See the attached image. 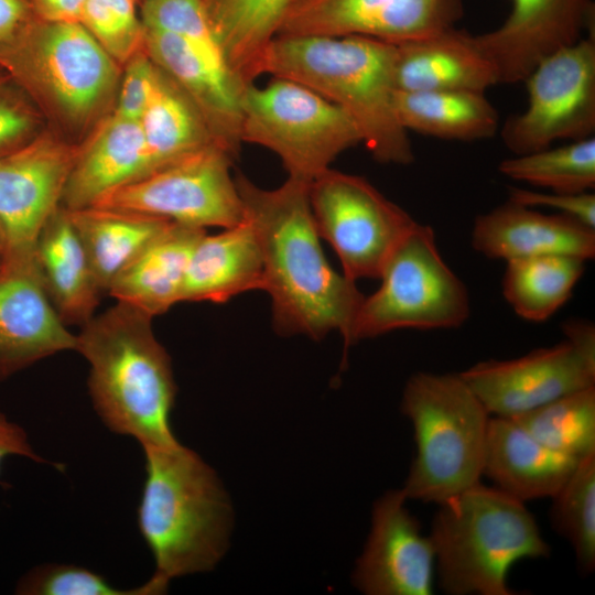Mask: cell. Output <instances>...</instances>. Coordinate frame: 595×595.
Instances as JSON below:
<instances>
[{
    "label": "cell",
    "mask_w": 595,
    "mask_h": 595,
    "mask_svg": "<svg viewBox=\"0 0 595 595\" xmlns=\"http://www.w3.org/2000/svg\"><path fill=\"white\" fill-rule=\"evenodd\" d=\"M577 463L543 445L513 420L490 416L483 476L506 494L523 502L551 499Z\"/></svg>",
    "instance_id": "603a6c76"
},
{
    "label": "cell",
    "mask_w": 595,
    "mask_h": 595,
    "mask_svg": "<svg viewBox=\"0 0 595 595\" xmlns=\"http://www.w3.org/2000/svg\"><path fill=\"white\" fill-rule=\"evenodd\" d=\"M21 595H158L163 588L151 577L140 586L122 589L102 575L73 564H42L25 573L17 583Z\"/></svg>",
    "instance_id": "d590c367"
},
{
    "label": "cell",
    "mask_w": 595,
    "mask_h": 595,
    "mask_svg": "<svg viewBox=\"0 0 595 595\" xmlns=\"http://www.w3.org/2000/svg\"><path fill=\"white\" fill-rule=\"evenodd\" d=\"M144 48L193 101L214 141L236 159L242 143L241 100L247 86L234 75L225 57L175 34L151 29H145Z\"/></svg>",
    "instance_id": "d6986e66"
},
{
    "label": "cell",
    "mask_w": 595,
    "mask_h": 595,
    "mask_svg": "<svg viewBox=\"0 0 595 595\" xmlns=\"http://www.w3.org/2000/svg\"><path fill=\"white\" fill-rule=\"evenodd\" d=\"M437 506L429 536L447 595H513L512 565L551 553L526 502L494 485L479 480Z\"/></svg>",
    "instance_id": "5b68a950"
},
{
    "label": "cell",
    "mask_w": 595,
    "mask_h": 595,
    "mask_svg": "<svg viewBox=\"0 0 595 595\" xmlns=\"http://www.w3.org/2000/svg\"><path fill=\"white\" fill-rule=\"evenodd\" d=\"M394 102L398 119L407 131L433 138L482 140L494 137L499 128L498 112L485 93L398 90Z\"/></svg>",
    "instance_id": "83f0119b"
},
{
    "label": "cell",
    "mask_w": 595,
    "mask_h": 595,
    "mask_svg": "<svg viewBox=\"0 0 595 595\" xmlns=\"http://www.w3.org/2000/svg\"><path fill=\"white\" fill-rule=\"evenodd\" d=\"M396 45L359 35H279L260 74L298 82L343 109L380 163L407 165L414 152L396 111Z\"/></svg>",
    "instance_id": "7a4b0ae2"
},
{
    "label": "cell",
    "mask_w": 595,
    "mask_h": 595,
    "mask_svg": "<svg viewBox=\"0 0 595 595\" xmlns=\"http://www.w3.org/2000/svg\"><path fill=\"white\" fill-rule=\"evenodd\" d=\"M119 66L82 23L35 17L0 52V71L73 126L89 123L108 106Z\"/></svg>",
    "instance_id": "52a82bcc"
},
{
    "label": "cell",
    "mask_w": 595,
    "mask_h": 595,
    "mask_svg": "<svg viewBox=\"0 0 595 595\" xmlns=\"http://www.w3.org/2000/svg\"><path fill=\"white\" fill-rule=\"evenodd\" d=\"M77 335L58 316L42 281L36 257L1 259L0 380L65 350Z\"/></svg>",
    "instance_id": "e0dca14e"
},
{
    "label": "cell",
    "mask_w": 595,
    "mask_h": 595,
    "mask_svg": "<svg viewBox=\"0 0 595 595\" xmlns=\"http://www.w3.org/2000/svg\"><path fill=\"white\" fill-rule=\"evenodd\" d=\"M509 419L547 447L576 461L595 454V386Z\"/></svg>",
    "instance_id": "1f68e13d"
},
{
    "label": "cell",
    "mask_w": 595,
    "mask_h": 595,
    "mask_svg": "<svg viewBox=\"0 0 595 595\" xmlns=\"http://www.w3.org/2000/svg\"><path fill=\"white\" fill-rule=\"evenodd\" d=\"M564 338L512 359H490L461 371L491 416L511 418L595 386V326L563 324Z\"/></svg>",
    "instance_id": "4fadbf2b"
},
{
    "label": "cell",
    "mask_w": 595,
    "mask_h": 595,
    "mask_svg": "<svg viewBox=\"0 0 595 595\" xmlns=\"http://www.w3.org/2000/svg\"><path fill=\"white\" fill-rule=\"evenodd\" d=\"M320 237L350 280L379 279L400 242L418 224L363 176L328 169L309 186Z\"/></svg>",
    "instance_id": "30bf717a"
},
{
    "label": "cell",
    "mask_w": 595,
    "mask_h": 595,
    "mask_svg": "<svg viewBox=\"0 0 595 595\" xmlns=\"http://www.w3.org/2000/svg\"><path fill=\"white\" fill-rule=\"evenodd\" d=\"M585 270V260L549 255L507 261L501 281L505 300L515 313L543 322L571 298Z\"/></svg>",
    "instance_id": "4dcf8cb0"
},
{
    "label": "cell",
    "mask_w": 595,
    "mask_h": 595,
    "mask_svg": "<svg viewBox=\"0 0 595 595\" xmlns=\"http://www.w3.org/2000/svg\"><path fill=\"white\" fill-rule=\"evenodd\" d=\"M33 18L28 0H0V52Z\"/></svg>",
    "instance_id": "b9f144b4"
},
{
    "label": "cell",
    "mask_w": 595,
    "mask_h": 595,
    "mask_svg": "<svg viewBox=\"0 0 595 595\" xmlns=\"http://www.w3.org/2000/svg\"><path fill=\"white\" fill-rule=\"evenodd\" d=\"M379 279V289L359 306L350 344L401 328H457L469 316L467 289L442 258L428 225L414 226Z\"/></svg>",
    "instance_id": "9c48e42d"
},
{
    "label": "cell",
    "mask_w": 595,
    "mask_h": 595,
    "mask_svg": "<svg viewBox=\"0 0 595 595\" xmlns=\"http://www.w3.org/2000/svg\"><path fill=\"white\" fill-rule=\"evenodd\" d=\"M394 45L398 90L485 93L499 84L495 66L467 31L452 26Z\"/></svg>",
    "instance_id": "44dd1931"
},
{
    "label": "cell",
    "mask_w": 595,
    "mask_h": 595,
    "mask_svg": "<svg viewBox=\"0 0 595 595\" xmlns=\"http://www.w3.org/2000/svg\"><path fill=\"white\" fill-rule=\"evenodd\" d=\"M202 2L230 71L245 86L255 83L291 0Z\"/></svg>",
    "instance_id": "f1b7e54d"
},
{
    "label": "cell",
    "mask_w": 595,
    "mask_h": 595,
    "mask_svg": "<svg viewBox=\"0 0 595 595\" xmlns=\"http://www.w3.org/2000/svg\"><path fill=\"white\" fill-rule=\"evenodd\" d=\"M234 160L225 149L212 143L105 194L91 206L203 229L229 228L245 218L230 172Z\"/></svg>",
    "instance_id": "8fae6325"
},
{
    "label": "cell",
    "mask_w": 595,
    "mask_h": 595,
    "mask_svg": "<svg viewBox=\"0 0 595 595\" xmlns=\"http://www.w3.org/2000/svg\"><path fill=\"white\" fill-rule=\"evenodd\" d=\"M553 530L572 547L582 574L595 569V454L578 461L575 469L551 498Z\"/></svg>",
    "instance_id": "836d02e7"
},
{
    "label": "cell",
    "mask_w": 595,
    "mask_h": 595,
    "mask_svg": "<svg viewBox=\"0 0 595 595\" xmlns=\"http://www.w3.org/2000/svg\"><path fill=\"white\" fill-rule=\"evenodd\" d=\"M235 181L259 242L275 331L321 339L336 329L350 345L364 295L355 281L331 267L322 250L310 184L288 177L281 186L266 190L241 173Z\"/></svg>",
    "instance_id": "6da1fadb"
},
{
    "label": "cell",
    "mask_w": 595,
    "mask_h": 595,
    "mask_svg": "<svg viewBox=\"0 0 595 595\" xmlns=\"http://www.w3.org/2000/svg\"><path fill=\"white\" fill-rule=\"evenodd\" d=\"M18 455L39 463H47L31 446L25 431L0 412V473L3 459Z\"/></svg>",
    "instance_id": "60d3db41"
},
{
    "label": "cell",
    "mask_w": 595,
    "mask_h": 595,
    "mask_svg": "<svg viewBox=\"0 0 595 595\" xmlns=\"http://www.w3.org/2000/svg\"><path fill=\"white\" fill-rule=\"evenodd\" d=\"M524 206L549 207L580 220L595 229V195L591 192L569 194L538 192L520 187H509V198Z\"/></svg>",
    "instance_id": "ab89813d"
},
{
    "label": "cell",
    "mask_w": 595,
    "mask_h": 595,
    "mask_svg": "<svg viewBox=\"0 0 595 595\" xmlns=\"http://www.w3.org/2000/svg\"><path fill=\"white\" fill-rule=\"evenodd\" d=\"M2 257V242H1V238H0V259Z\"/></svg>",
    "instance_id": "ee69618b"
},
{
    "label": "cell",
    "mask_w": 595,
    "mask_h": 595,
    "mask_svg": "<svg viewBox=\"0 0 595 595\" xmlns=\"http://www.w3.org/2000/svg\"><path fill=\"white\" fill-rule=\"evenodd\" d=\"M403 491L389 490L372 507L371 528L356 561L353 584L367 595H431L435 553L410 512Z\"/></svg>",
    "instance_id": "2e32d148"
},
{
    "label": "cell",
    "mask_w": 595,
    "mask_h": 595,
    "mask_svg": "<svg viewBox=\"0 0 595 595\" xmlns=\"http://www.w3.org/2000/svg\"><path fill=\"white\" fill-rule=\"evenodd\" d=\"M463 0H291L279 35H359L392 44L455 26Z\"/></svg>",
    "instance_id": "9a60e30c"
},
{
    "label": "cell",
    "mask_w": 595,
    "mask_h": 595,
    "mask_svg": "<svg viewBox=\"0 0 595 595\" xmlns=\"http://www.w3.org/2000/svg\"><path fill=\"white\" fill-rule=\"evenodd\" d=\"M35 257L45 291L62 321L66 325L83 326L91 320L101 290L62 205L43 226Z\"/></svg>",
    "instance_id": "d4e9b609"
},
{
    "label": "cell",
    "mask_w": 595,
    "mask_h": 595,
    "mask_svg": "<svg viewBox=\"0 0 595 595\" xmlns=\"http://www.w3.org/2000/svg\"><path fill=\"white\" fill-rule=\"evenodd\" d=\"M250 290H263V261L249 220L205 232L191 255L181 302L223 303Z\"/></svg>",
    "instance_id": "cb8c5ba5"
},
{
    "label": "cell",
    "mask_w": 595,
    "mask_h": 595,
    "mask_svg": "<svg viewBox=\"0 0 595 595\" xmlns=\"http://www.w3.org/2000/svg\"><path fill=\"white\" fill-rule=\"evenodd\" d=\"M123 66L113 112L127 119L140 120L154 88L158 66L145 48L133 55Z\"/></svg>",
    "instance_id": "f35d334b"
},
{
    "label": "cell",
    "mask_w": 595,
    "mask_h": 595,
    "mask_svg": "<svg viewBox=\"0 0 595 595\" xmlns=\"http://www.w3.org/2000/svg\"><path fill=\"white\" fill-rule=\"evenodd\" d=\"M527 107L500 129L513 155L580 140L595 131V39L591 34L542 58L523 80Z\"/></svg>",
    "instance_id": "7c38bea8"
},
{
    "label": "cell",
    "mask_w": 595,
    "mask_h": 595,
    "mask_svg": "<svg viewBox=\"0 0 595 595\" xmlns=\"http://www.w3.org/2000/svg\"><path fill=\"white\" fill-rule=\"evenodd\" d=\"M151 322L117 302L82 326L76 351L89 364V396L102 423L142 447L171 446L178 443L170 425L176 385Z\"/></svg>",
    "instance_id": "3957f363"
},
{
    "label": "cell",
    "mask_w": 595,
    "mask_h": 595,
    "mask_svg": "<svg viewBox=\"0 0 595 595\" xmlns=\"http://www.w3.org/2000/svg\"><path fill=\"white\" fill-rule=\"evenodd\" d=\"M151 171L139 120L112 111L79 147L61 205L67 209L91 206L105 194Z\"/></svg>",
    "instance_id": "7402d4cb"
},
{
    "label": "cell",
    "mask_w": 595,
    "mask_h": 595,
    "mask_svg": "<svg viewBox=\"0 0 595 595\" xmlns=\"http://www.w3.org/2000/svg\"><path fill=\"white\" fill-rule=\"evenodd\" d=\"M140 19L145 29L175 34L225 57L202 0H142Z\"/></svg>",
    "instance_id": "8d00e7d4"
},
{
    "label": "cell",
    "mask_w": 595,
    "mask_h": 595,
    "mask_svg": "<svg viewBox=\"0 0 595 595\" xmlns=\"http://www.w3.org/2000/svg\"><path fill=\"white\" fill-rule=\"evenodd\" d=\"M39 112L31 98L0 72V156L28 143L39 133Z\"/></svg>",
    "instance_id": "74e56055"
},
{
    "label": "cell",
    "mask_w": 595,
    "mask_h": 595,
    "mask_svg": "<svg viewBox=\"0 0 595 595\" xmlns=\"http://www.w3.org/2000/svg\"><path fill=\"white\" fill-rule=\"evenodd\" d=\"M138 527L155 563L151 577L212 571L228 548L232 508L217 474L180 442L145 446Z\"/></svg>",
    "instance_id": "277c9868"
},
{
    "label": "cell",
    "mask_w": 595,
    "mask_h": 595,
    "mask_svg": "<svg viewBox=\"0 0 595 595\" xmlns=\"http://www.w3.org/2000/svg\"><path fill=\"white\" fill-rule=\"evenodd\" d=\"M65 208V207H64ZM101 292L172 223L99 206L67 209Z\"/></svg>",
    "instance_id": "4316f807"
},
{
    "label": "cell",
    "mask_w": 595,
    "mask_h": 595,
    "mask_svg": "<svg viewBox=\"0 0 595 595\" xmlns=\"http://www.w3.org/2000/svg\"><path fill=\"white\" fill-rule=\"evenodd\" d=\"M136 2L87 0L79 21L120 66L144 50L145 29L137 14Z\"/></svg>",
    "instance_id": "e575fe53"
},
{
    "label": "cell",
    "mask_w": 595,
    "mask_h": 595,
    "mask_svg": "<svg viewBox=\"0 0 595 595\" xmlns=\"http://www.w3.org/2000/svg\"><path fill=\"white\" fill-rule=\"evenodd\" d=\"M87 0H28L36 19L51 22H79Z\"/></svg>",
    "instance_id": "7bdbcfd3"
},
{
    "label": "cell",
    "mask_w": 595,
    "mask_h": 595,
    "mask_svg": "<svg viewBox=\"0 0 595 595\" xmlns=\"http://www.w3.org/2000/svg\"><path fill=\"white\" fill-rule=\"evenodd\" d=\"M0 263H1V259H0Z\"/></svg>",
    "instance_id": "f6af8a7d"
},
{
    "label": "cell",
    "mask_w": 595,
    "mask_h": 595,
    "mask_svg": "<svg viewBox=\"0 0 595 595\" xmlns=\"http://www.w3.org/2000/svg\"><path fill=\"white\" fill-rule=\"evenodd\" d=\"M473 248L506 261L562 255L593 259L595 229L563 214H544L508 199L478 215L472 230Z\"/></svg>",
    "instance_id": "ffe728a7"
},
{
    "label": "cell",
    "mask_w": 595,
    "mask_h": 595,
    "mask_svg": "<svg viewBox=\"0 0 595 595\" xmlns=\"http://www.w3.org/2000/svg\"><path fill=\"white\" fill-rule=\"evenodd\" d=\"M401 411L415 442L401 488L408 499L439 505L480 480L491 415L459 372H415Z\"/></svg>",
    "instance_id": "8992f818"
},
{
    "label": "cell",
    "mask_w": 595,
    "mask_h": 595,
    "mask_svg": "<svg viewBox=\"0 0 595 595\" xmlns=\"http://www.w3.org/2000/svg\"><path fill=\"white\" fill-rule=\"evenodd\" d=\"M499 172L550 192L577 194L595 188V138L513 155L499 163Z\"/></svg>",
    "instance_id": "d6a6232c"
},
{
    "label": "cell",
    "mask_w": 595,
    "mask_h": 595,
    "mask_svg": "<svg viewBox=\"0 0 595 595\" xmlns=\"http://www.w3.org/2000/svg\"><path fill=\"white\" fill-rule=\"evenodd\" d=\"M139 122L152 171L216 143L193 101L159 67L152 95Z\"/></svg>",
    "instance_id": "f546056e"
},
{
    "label": "cell",
    "mask_w": 595,
    "mask_h": 595,
    "mask_svg": "<svg viewBox=\"0 0 595 595\" xmlns=\"http://www.w3.org/2000/svg\"><path fill=\"white\" fill-rule=\"evenodd\" d=\"M593 18L592 0H511L506 20L474 37L499 84H516L542 58L581 40Z\"/></svg>",
    "instance_id": "ac0fdd59"
},
{
    "label": "cell",
    "mask_w": 595,
    "mask_h": 595,
    "mask_svg": "<svg viewBox=\"0 0 595 595\" xmlns=\"http://www.w3.org/2000/svg\"><path fill=\"white\" fill-rule=\"evenodd\" d=\"M78 150L45 131L0 156L1 259L35 256L39 235L61 206Z\"/></svg>",
    "instance_id": "5bb4252c"
},
{
    "label": "cell",
    "mask_w": 595,
    "mask_h": 595,
    "mask_svg": "<svg viewBox=\"0 0 595 595\" xmlns=\"http://www.w3.org/2000/svg\"><path fill=\"white\" fill-rule=\"evenodd\" d=\"M205 229L172 223L115 279L107 293L150 317L181 302L193 249Z\"/></svg>",
    "instance_id": "484cf974"
},
{
    "label": "cell",
    "mask_w": 595,
    "mask_h": 595,
    "mask_svg": "<svg viewBox=\"0 0 595 595\" xmlns=\"http://www.w3.org/2000/svg\"><path fill=\"white\" fill-rule=\"evenodd\" d=\"M241 142L272 151L288 177L311 184L363 139L338 106L298 82L273 77L263 87L253 83L245 88Z\"/></svg>",
    "instance_id": "ba28073f"
}]
</instances>
